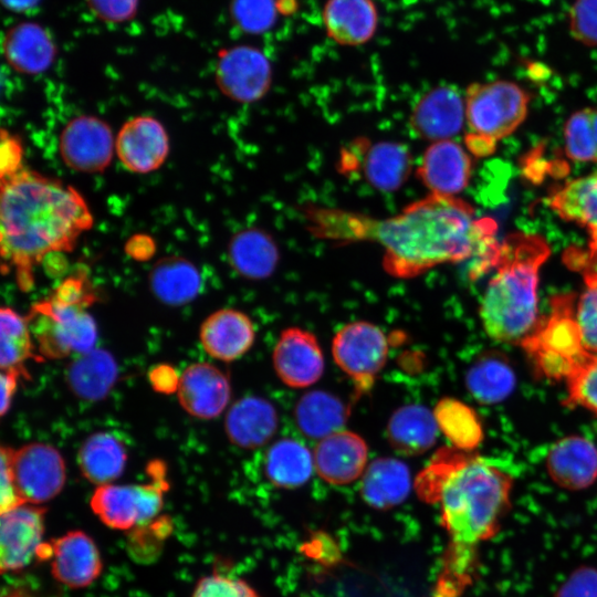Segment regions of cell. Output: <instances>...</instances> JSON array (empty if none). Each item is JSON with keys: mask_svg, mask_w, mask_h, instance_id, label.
I'll use <instances>...</instances> for the list:
<instances>
[{"mask_svg": "<svg viewBox=\"0 0 597 597\" xmlns=\"http://www.w3.org/2000/svg\"><path fill=\"white\" fill-rule=\"evenodd\" d=\"M27 318L45 357L61 358L94 348L97 328L84 307L64 305L50 297L35 303Z\"/></svg>", "mask_w": 597, "mask_h": 597, "instance_id": "cell-7", "label": "cell"}, {"mask_svg": "<svg viewBox=\"0 0 597 597\" xmlns=\"http://www.w3.org/2000/svg\"><path fill=\"white\" fill-rule=\"evenodd\" d=\"M148 379L154 390L167 395L177 392L180 375L172 366L160 364L149 370Z\"/></svg>", "mask_w": 597, "mask_h": 597, "instance_id": "cell-50", "label": "cell"}, {"mask_svg": "<svg viewBox=\"0 0 597 597\" xmlns=\"http://www.w3.org/2000/svg\"><path fill=\"white\" fill-rule=\"evenodd\" d=\"M438 429L433 412L421 405L411 404L391 415L387 436L391 447L399 453L418 455L433 446Z\"/></svg>", "mask_w": 597, "mask_h": 597, "instance_id": "cell-28", "label": "cell"}, {"mask_svg": "<svg viewBox=\"0 0 597 597\" xmlns=\"http://www.w3.org/2000/svg\"><path fill=\"white\" fill-rule=\"evenodd\" d=\"M23 147L20 138L7 129L0 135V175L1 178L14 175L23 168Z\"/></svg>", "mask_w": 597, "mask_h": 597, "instance_id": "cell-48", "label": "cell"}, {"mask_svg": "<svg viewBox=\"0 0 597 597\" xmlns=\"http://www.w3.org/2000/svg\"><path fill=\"white\" fill-rule=\"evenodd\" d=\"M566 405L583 407L597 416V357L567 381Z\"/></svg>", "mask_w": 597, "mask_h": 597, "instance_id": "cell-43", "label": "cell"}, {"mask_svg": "<svg viewBox=\"0 0 597 597\" xmlns=\"http://www.w3.org/2000/svg\"><path fill=\"white\" fill-rule=\"evenodd\" d=\"M27 373L17 369H7L1 373V415H4L11 405L12 398L18 387V379Z\"/></svg>", "mask_w": 597, "mask_h": 597, "instance_id": "cell-53", "label": "cell"}, {"mask_svg": "<svg viewBox=\"0 0 597 597\" xmlns=\"http://www.w3.org/2000/svg\"><path fill=\"white\" fill-rule=\"evenodd\" d=\"M583 276L586 289L578 298L575 315L585 348L597 356V273Z\"/></svg>", "mask_w": 597, "mask_h": 597, "instance_id": "cell-41", "label": "cell"}, {"mask_svg": "<svg viewBox=\"0 0 597 597\" xmlns=\"http://www.w3.org/2000/svg\"><path fill=\"white\" fill-rule=\"evenodd\" d=\"M9 447L1 448V513L12 510L22 504H27L21 500L15 490L9 460Z\"/></svg>", "mask_w": 597, "mask_h": 597, "instance_id": "cell-49", "label": "cell"}, {"mask_svg": "<svg viewBox=\"0 0 597 597\" xmlns=\"http://www.w3.org/2000/svg\"><path fill=\"white\" fill-rule=\"evenodd\" d=\"M548 203L561 218L597 238V172L568 181L551 195Z\"/></svg>", "mask_w": 597, "mask_h": 597, "instance_id": "cell-35", "label": "cell"}, {"mask_svg": "<svg viewBox=\"0 0 597 597\" xmlns=\"http://www.w3.org/2000/svg\"><path fill=\"white\" fill-rule=\"evenodd\" d=\"M191 597H262L247 582L223 574L201 578Z\"/></svg>", "mask_w": 597, "mask_h": 597, "instance_id": "cell-44", "label": "cell"}, {"mask_svg": "<svg viewBox=\"0 0 597 597\" xmlns=\"http://www.w3.org/2000/svg\"><path fill=\"white\" fill-rule=\"evenodd\" d=\"M566 264L582 274L597 273V254L578 248H570L564 258Z\"/></svg>", "mask_w": 597, "mask_h": 597, "instance_id": "cell-51", "label": "cell"}, {"mask_svg": "<svg viewBox=\"0 0 597 597\" xmlns=\"http://www.w3.org/2000/svg\"><path fill=\"white\" fill-rule=\"evenodd\" d=\"M124 443L109 432L91 434L77 453L78 468L86 480L100 485L112 483L126 465Z\"/></svg>", "mask_w": 597, "mask_h": 597, "instance_id": "cell-30", "label": "cell"}, {"mask_svg": "<svg viewBox=\"0 0 597 597\" xmlns=\"http://www.w3.org/2000/svg\"><path fill=\"white\" fill-rule=\"evenodd\" d=\"M0 335L1 369L24 371L23 363L33 356L28 318L10 307H2L0 311Z\"/></svg>", "mask_w": 597, "mask_h": 597, "instance_id": "cell-38", "label": "cell"}, {"mask_svg": "<svg viewBox=\"0 0 597 597\" xmlns=\"http://www.w3.org/2000/svg\"><path fill=\"white\" fill-rule=\"evenodd\" d=\"M308 216L320 237L378 243L385 270L399 279L468 259H474L471 272L479 276L495 268L500 254L495 221L475 218L473 208L455 197L431 193L386 219L323 208L310 209Z\"/></svg>", "mask_w": 597, "mask_h": 597, "instance_id": "cell-1", "label": "cell"}, {"mask_svg": "<svg viewBox=\"0 0 597 597\" xmlns=\"http://www.w3.org/2000/svg\"><path fill=\"white\" fill-rule=\"evenodd\" d=\"M313 455L315 470L324 481L346 485L364 474L368 448L359 434L339 430L320 440Z\"/></svg>", "mask_w": 597, "mask_h": 597, "instance_id": "cell-20", "label": "cell"}, {"mask_svg": "<svg viewBox=\"0 0 597 597\" xmlns=\"http://www.w3.org/2000/svg\"><path fill=\"white\" fill-rule=\"evenodd\" d=\"M115 150L122 165L135 174L160 168L169 154V137L164 125L153 116H136L121 127Z\"/></svg>", "mask_w": 597, "mask_h": 597, "instance_id": "cell-13", "label": "cell"}, {"mask_svg": "<svg viewBox=\"0 0 597 597\" xmlns=\"http://www.w3.org/2000/svg\"><path fill=\"white\" fill-rule=\"evenodd\" d=\"M314 470V455L298 440L280 439L265 453V476L277 488H300L310 480Z\"/></svg>", "mask_w": 597, "mask_h": 597, "instance_id": "cell-29", "label": "cell"}, {"mask_svg": "<svg viewBox=\"0 0 597 597\" xmlns=\"http://www.w3.org/2000/svg\"><path fill=\"white\" fill-rule=\"evenodd\" d=\"M465 145L472 155L484 157L525 119L528 93L510 81L473 83L465 92Z\"/></svg>", "mask_w": 597, "mask_h": 597, "instance_id": "cell-5", "label": "cell"}, {"mask_svg": "<svg viewBox=\"0 0 597 597\" xmlns=\"http://www.w3.org/2000/svg\"><path fill=\"white\" fill-rule=\"evenodd\" d=\"M2 597H35L34 594L24 588H13L8 590Z\"/></svg>", "mask_w": 597, "mask_h": 597, "instance_id": "cell-55", "label": "cell"}, {"mask_svg": "<svg viewBox=\"0 0 597 597\" xmlns=\"http://www.w3.org/2000/svg\"><path fill=\"white\" fill-rule=\"evenodd\" d=\"M332 354L337 366L353 380L358 394L368 391L384 368L388 343L384 332L368 322H352L335 334Z\"/></svg>", "mask_w": 597, "mask_h": 597, "instance_id": "cell-9", "label": "cell"}, {"mask_svg": "<svg viewBox=\"0 0 597 597\" xmlns=\"http://www.w3.org/2000/svg\"><path fill=\"white\" fill-rule=\"evenodd\" d=\"M572 38L586 45L597 46V0H575L568 11Z\"/></svg>", "mask_w": 597, "mask_h": 597, "instance_id": "cell-42", "label": "cell"}, {"mask_svg": "<svg viewBox=\"0 0 597 597\" xmlns=\"http://www.w3.org/2000/svg\"><path fill=\"white\" fill-rule=\"evenodd\" d=\"M1 46L8 65L24 75L46 72L57 54L50 30L34 21H22L8 28Z\"/></svg>", "mask_w": 597, "mask_h": 597, "instance_id": "cell-17", "label": "cell"}, {"mask_svg": "<svg viewBox=\"0 0 597 597\" xmlns=\"http://www.w3.org/2000/svg\"><path fill=\"white\" fill-rule=\"evenodd\" d=\"M277 6L275 0H231L229 13L240 31L261 34L273 27Z\"/></svg>", "mask_w": 597, "mask_h": 597, "instance_id": "cell-39", "label": "cell"}, {"mask_svg": "<svg viewBox=\"0 0 597 597\" xmlns=\"http://www.w3.org/2000/svg\"><path fill=\"white\" fill-rule=\"evenodd\" d=\"M9 460L17 493L24 503L46 502L63 489L65 463L54 447L33 442L18 450L10 448Z\"/></svg>", "mask_w": 597, "mask_h": 597, "instance_id": "cell-10", "label": "cell"}, {"mask_svg": "<svg viewBox=\"0 0 597 597\" xmlns=\"http://www.w3.org/2000/svg\"><path fill=\"white\" fill-rule=\"evenodd\" d=\"M467 385L475 399L482 404H494L512 391L514 374L502 358L484 357L470 368Z\"/></svg>", "mask_w": 597, "mask_h": 597, "instance_id": "cell-37", "label": "cell"}, {"mask_svg": "<svg viewBox=\"0 0 597 597\" xmlns=\"http://www.w3.org/2000/svg\"><path fill=\"white\" fill-rule=\"evenodd\" d=\"M56 302L86 308L96 300V294L85 272L64 279L51 296Z\"/></svg>", "mask_w": 597, "mask_h": 597, "instance_id": "cell-45", "label": "cell"}, {"mask_svg": "<svg viewBox=\"0 0 597 597\" xmlns=\"http://www.w3.org/2000/svg\"><path fill=\"white\" fill-rule=\"evenodd\" d=\"M273 366L286 386L305 388L322 377L324 355L314 334L300 327H289L281 333L274 346Z\"/></svg>", "mask_w": 597, "mask_h": 597, "instance_id": "cell-15", "label": "cell"}, {"mask_svg": "<svg viewBox=\"0 0 597 597\" xmlns=\"http://www.w3.org/2000/svg\"><path fill=\"white\" fill-rule=\"evenodd\" d=\"M115 139L111 126L100 117L80 115L70 119L59 137L64 165L77 172L96 174L111 164Z\"/></svg>", "mask_w": 597, "mask_h": 597, "instance_id": "cell-12", "label": "cell"}, {"mask_svg": "<svg viewBox=\"0 0 597 597\" xmlns=\"http://www.w3.org/2000/svg\"><path fill=\"white\" fill-rule=\"evenodd\" d=\"M45 509L22 504L1 513L0 569L15 572L28 566L42 543Z\"/></svg>", "mask_w": 597, "mask_h": 597, "instance_id": "cell-14", "label": "cell"}, {"mask_svg": "<svg viewBox=\"0 0 597 597\" xmlns=\"http://www.w3.org/2000/svg\"><path fill=\"white\" fill-rule=\"evenodd\" d=\"M512 476L475 454L439 450L418 474L419 498L438 506L448 545L432 597H459L472 579L476 552L510 509Z\"/></svg>", "mask_w": 597, "mask_h": 597, "instance_id": "cell-2", "label": "cell"}, {"mask_svg": "<svg viewBox=\"0 0 597 597\" xmlns=\"http://www.w3.org/2000/svg\"><path fill=\"white\" fill-rule=\"evenodd\" d=\"M538 234L513 233L501 243L496 272L480 307L486 334L499 342H522L537 324L540 270L549 256Z\"/></svg>", "mask_w": 597, "mask_h": 597, "instance_id": "cell-4", "label": "cell"}, {"mask_svg": "<svg viewBox=\"0 0 597 597\" xmlns=\"http://www.w3.org/2000/svg\"><path fill=\"white\" fill-rule=\"evenodd\" d=\"M555 597H597V569H576L557 589Z\"/></svg>", "mask_w": 597, "mask_h": 597, "instance_id": "cell-47", "label": "cell"}, {"mask_svg": "<svg viewBox=\"0 0 597 597\" xmlns=\"http://www.w3.org/2000/svg\"><path fill=\"white\" fill-rule=\"evenodd\" d=\"M472 161L454 140L433 142L423 153L418 177L433 195L454 197L469 184Z\"/></svg>", "mask_w": 597, "mask_h": 597, "instance_id": "cell-19", "label": "cell"}, {"mask_svg": "<svg viewBox=\"0 0 597 597\" xmlns=\"http://www.w3.org/2000/svg\"><path fill=\"white\" fill-rule=\"evenodd\" d=\"M464 119V97L457 87L440 85L418 100L410 115V127L418 137L438 142L457 135Z\"/></svg>", "mask_w": 597, "mask_h": 597, "instance_id": "cell-16", "label": "cell"}, {"mask_svg": "<svg viewBox=\"0 0 597 597\" xmlns=\"http://www.w3.org/2000/svg\"><path fill=\"white\" fill-rule=\"evenodd\" d=\"M590 118H591L595 143H596V148H597V109L590 108Z\"/></svg>", "mask_w": 597, "mask_h": 597, "instance_id": "cell-56", "label": "cell"}, {"mask_svg": "<svg viewBox=\"0 0 597 597\" xmlns=\"http://www.w3.org/2000/svg\"><path fill=\"white\" fill-rule=\"evenodd\" d=\"M362 170L365 179L381 191L397 190L411 170V154L399 143L373 144L363 156Z\"/></svg>", "mask_w": 597, "mask_h": 597, "instance_id": "cell-33", "label": "cell"}, {"mask_svg": "<svg viewBox=\"0 0 597 597\" xmlns=\"http://www.w3.org/2000/svg\"><path fill=\"white\" fill-rule=\"evenodd\" d=\"M87 9L100 21L123 24L135 19L139 0H84Z\"/></svg>", "mask_w": 597, "mask_h": 597, "instance_id": "cell-46", "label": "cell"}, {"mask_svg": "<svg viewBox=\"0 0 597 597\" xmlns=\"http://www.w3.org/2000/svg\"><path fill=\"white\" fill-rule=\"evenodd\" d=\"M202 285L198 268L181 256H165L158 260L149 273L153 294L164 304L180 306L191 302Z\"/></svg>", "mask_w": 597, "mask_h": 597, "instance_id": "cell-27", "label": "cell"}, {"mask_svg": "<svg viewBox=\"0 0 597 597\" xmlns=\"http://www.w3.org/2000/svg\"><path fill=\"white\" fill-rule=\"evenodd\" d=\"M181 407L199 419L218 417L227 407L231 386L227 375L209 363L189 365L177 390Z\"/></svg>", "mask_w": 597, "mask_h": 597, "instance_id": "cell-18", "label": "cell"}, {"mask_svg": "<svg viewBox=\"0 0 597 597\" xmlns=\"http://www.w3.org/2000/svg\"><path fill=\"white\" fill-rule=\"evenodd\" d=\"M42 0H1L2 6L13 13H28L35 10Z\"/></svg>", "mask_w": 597, "mask_h": 597, "instance_id": "cell-54", "label": "cell"}, {"mask_svg": "<svg viewBox=\"0 0 597 597\" xmlns=\"http://www.w3.org/2000/svg\"><path fill=\"white\" fill-rule=\"evenodd\" d=\"M51 572L69 588H83L94 583L103 564L94 541L82 531H71L52 540Z\"/></svg>", "mask_w": 597, "mask_h": 597, "instance_id": "cell-21", "label": "cell"}, {"mask_svg": "<svg viewBox=\"0 0 597 597\" xmlns=\"http://www.w3.org/2000/svg\"><path fill=\"white\" fill-rule=\"evenodd\" d=\"M151 483L104 484L96 488L91 498V509L108 527L129 530L155 517L164 502L168 484L159 462L151 463Z\"/></svg>", "mask_w": 597, "mask_h": 597, "instance_id": "cell-8", "label": "cell"}, {"mask_svg": "<svg viewBox=\"0 0 597 597\" xmlns=\"http://www.w3.org/2000/svg\"><path fill=\"white\" fill-rule=\"evenodd\" d=\"M214 81L228 98L238 103H253L262 98L271 86V63L258 48H224L217 55Z\"/></svg>", "mask_w": 597, "mask_h": 597, "instance_id": "cell-11", "label": "cell"}, {"mask_svg": "<svg viewBox=\"0 0 597 597\" xmlns=\"http://www.w3.org/2000/svg\"><path fill=\"white\" fill-rule=\"evenodd\" d=\"M565 146L570 159L597 163L590 108L580 109L568 118L565 125Z\"/></svg>", "mask_w": 597, "mask_h": 597, "instance_id": "cell-40", "label": "cell"}, {"mask_svg": "<svg viewBox=\"0 0 597 597\" xmlns=\"http://www.w3.org/2000/svg\"><path fill=\"white\" fill-rule=\"evenodd\" d=\"M117 377L114 357L104 349L93 348L80 354L67 370V384L81 398L98 400L113 387Z\"/></svg>", "mask_w": 597, "mask_h": 597, "instance_id": "cell-34", "label": "cell"}, {"mask_svg": "<svg viewBox=\"0 0 597 597\" xmlns=\"http://www.w3.org/2000/svg\"><path fill=\"white\" fill-rule=\"evenodd\" d=\"M327 35L341 45H360L375 34L378 12L373 0H327L323 9Z\"/></svg>", "mask_w": 597, "mask_h": 597, "instance_id": "cell-25", "label": "cell"}, {"mask_svg": "<svg viewBox=\"0 0 597 597\" xmlns=\"http://www.w3.org/2000/svg\"><path fill=\"white\" fill-rule=\"evenodd\" d=\"M551 479L561 488L578 491L597 479V448L584 437H567L557 441L546 458Z\"/></svg>", "mask_w": 597, "mask_h": 597, "instance_id": "cell-23", "label": "cell"}, {"mask_svg": "<svg viewBox=\"0 0 597 597\" xmlns=\"http://www.w3.org/2000/svg\"><path fill=\"white\" fill-rule=\"evenodd\" d=\"M277 413L274 406L258 396H245L227 412L224 429L229 440L243 449L264 446L275 433Z\"/></svg>", "mask_w": 597, "mask_h": 597, "instance_id": "cell-24", "label": "cell"}, {"mask_svg": "<svg viewBox=\"0 0 597 597\" xmlns=\"http://www.w3.org/2000/svg\"><path fill=\"white\" fill-rule=\"evenodd\" d=\"M199 337L208 355L219 360L232 362L251 348L255 339V328L243 312L223 308L203 321Z\"/></svg>", "mask_w": 597, "mask_h": 597, "instance_id": "cell-22", "label": "cell"}, {"mask_svg": "<svg viewBox=\"0 0 597 597\" xmlns=\"http://www.w3.org/2000/svg\"><path fill=\"white\" fill-rule=\"evenodd\" d=\"M125 251L136 261H147L154 255L156 244L148 234H134L127 240Z\"/></svg>", "mask_w": 597, "mask_h": 597, "instance_id": "cell-52", "label": "cell"}, {"mask_svg": "<svg viewBox=\"0 0 597 597\" xmlns=\"http://www.w3.org/2000/svg\"><path fill=\"white\" fill-rule=\"evenodd\" d=\"M575 307L574 296H555L548 316L521 342L540 375L567 383L597 357L584 346Z\"/></svg>", "mask_w": 597, "mask_h": 597, "instance_id": "cell-6", "label": "cell"}, {"mask_svg": "<svg viewBox=\"0 0 597 597\" xmlns=\"http://www.w3.org/2000/svg\"><path fill=\"white\" fill-rule=\"evenodd\" d=\"M438 428L452 447L465 452L474 449L483 438L481 422L474 410L454 398H443L434 407Z\"/></svg>", "mask_w": 597, "mask_h": 597, "instance_id": "cell-36", "label": "cell"}, {"mask_svg": "<svg viewBox=\"0 0 597 597\" xmlns=\"http://www.w3.org/2000/svg\"><path fill=\"white\" fill-rule=\"evenodd\" d=\"M409 468L395 458H377L365 470L360 493L364 501L377 510H387L402 503L409 495Z\"/></svg>", "mask_w": 597, "mask_h": 597, "instance_id": "cell-26", "label": "cell"}, {"mask_svg": "<svg viewBox=\"0 0 597 597\" xmlns=\"http://www.w3.org/2000/svg\"><path fill=\"white\" fill-rule=\"evenodd\" d=\"M349 415V407L337 396L313 390L297 401L294 417L300 430L311 439H320L342 430Z\"/></svg>", "mask_w": 597, "mask_h": 597, "instance_id": "cell-31", "label": "cell"}, {"mask_svg": "<svg viewBox=\"0 0 597 597\" xmlns=\"http://www.w3.org/2000/svg\"><path fill=\"white\" fill-rule=\"evenodd\" d=\"M92 226L88 205L73 186L25 167L1 178V256L20 290L30 291L34 268L52 253L72 251Z\"/></svg>", "mask_w": 597, "mask_h": 597, "instance_id": "cell-3", "label": "cell"}, {"mask_svg": "<svg viewBox=\"0 0 597 597\" xmlns=\"http://www.w3.org/2000/svg\"><path fill=\"white\" fill-rule=\"evenodd\" d=\"M228 255L234 271L251 280L268 277L279 259L270 235L254 228L242 230L231 238Z\"/></svg>", "mask_w": 597, "mask_h": 597, "instance_id": "cell-32", "label": "cell"}]
</instances>
